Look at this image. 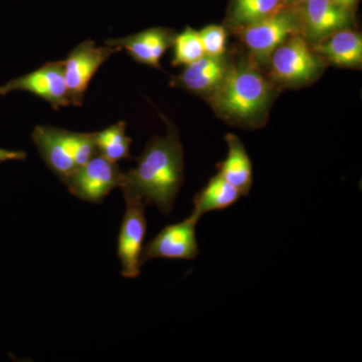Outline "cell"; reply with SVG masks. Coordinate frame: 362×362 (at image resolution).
Listing matches in <instances>:
<instances>
[{
	"mask_svg": "<svg viewBox=\"0 0 362 362\" xmlns=\"http://www.w3.org/2000/svg\"><path fill=\"white\" fill-rule=\"evenodd\" d=\"M182 146L175 126L168 122V134L154 137L137 159V166L124 173L123 194L138 197L147 204H156L168 214L183 181Z\"/></svg>",
	"mask_w": 362,
	"mask_h": 362,
	"instance_id": "obj_1",
	"label": "cell"
},
{
	"mask_svg": "<svg viewBox=\"0 0 362 362\" xmlns=\"http://www.w3.org/2000/svg\"><path fill=\"white\" fill-rule=\"evenodd\" d=\"M272 97L270 83L246 63L230 66L221 84L209 95L214 110L223 118L251 125L262 120Z\"/></svg>",
	"mask_w": 362,
	"mask_h": 362,
	"instance_id": "obj_2",
	"label": "cell"
},
{
	"mask_svg": "<svg viewBox=\"0 0 362 362\" xmlns=\"http://www.w3.org/2000/svg\"><path fill=\"white\" fill-rule=\"evenodd\" d=\"M302 30L301 18L291 11H282L265 20L240 26L238 33L252 56L261 63L270 61L274 51Z\"/></svg>",
	"mask_w": 362,
	"mask_h": 362,
	"instance_id": "obj_3",
	"label": "cell"
},
{
	"mask_svg": "<svg viewBox=\"0 0 362 362\" xmlns=\"http://www.w3.org/2000/svg\"><path fill=\"white\" fill-rule=\"evenodd\" d=\"M71 194L93 204H101L112 190L122 187L124 173L117 162L97 154L63 180Z\"/></svg>",
	"mask_w": 362,
	"mask_h": 362,
	"instance_id": "obj_4",
	"label": "cell"
},
{
	"mask_svg": "<svg viewBox=\"0 0 362 362\" xmlns=\"http://www.w3.org/2000/svg\"><path fill=\"white\" fill-rule=\"evenodd\" d=\"M272 73L285 84H303L322 71L323 64L304 37L295 35L286 40L272 54Z\"/></svg>",
	"mask_w": 362,
	"mask_h": 362,
	"instance_id": "obj_5",
	"label": "cell"
},
{
	"mask_svg": "<svg viewBox=\"0 0 362 362\" xmlns=\"http://www.w3.org/2000/svg\"><path fill=\"white\" fill-rule=\"evenodd\" d=\"M119 52L110 45L97 47L93 40L81 42L64 61V75L71 104L82 106L86 90L100 66Z\"/></svg>",
	"mask_w": 362,
	"mask_h": 362,
	"instance_id": "obj_6",
	"label": "cell"
},
{
	"mask_svg": "<svg viewBox=\"0 0 362 362\" xmlns=\"http://www.w3.org/2000/svg\"><path fill=\"white\" fill-rule=\"evenodd\" d=\"M126 211L118 237V254L122 266V276L128 279L140 275L143 242L146 235L147 221L145 204L138 197L124 195Z\"/></svg>",
	"mask_w": 362,
	"mask_h": 362,
	"instance_id": "obj_7",
	"label": "cell"
},
{
	"mask_svg": "<svg viewBox=\"0 0 362 362\" xmlns=\"http://www.w3.org/2000/svg\"><path fill=\"white\" fill-rule=\"evenodd\" d=\"M14 90L37 95L54 109L71 105L64 75V61L45 64L32 73L8 81L0 87V95L4 96Z\"/></svg>",
	"mask_w": 362,
	"mask_h": 362,
	"instance_id": "obj_8",
	"label": "cell"
},
{
	"mask_svg": "<svg viewBox=\"0 0 362 362\" xmlns=\"http://www.w3.org/2000/svg\"><path fill=\"white\" fill-rule=\"evenodd\" d=\"M199 218L189 216L175 225L165 226L143 247L141 264L152 259H194L199 256L195 226Z\"/></svg>",
	"mask_w": 362,
	"mask_h": 362,
	"instance_id": "obj_9",
	"label": "cell"
},
{
	"mask_svg": "<svg viewBox=\"0 0 362 362\" xmlns=\"http://www.w3.org/2000/svg\"><path fill=\"white\" fill-rule=\"evenodd\" d=\"M77 132L52 126H37L33 140L45 164L61 178L66 180L77 169L74 152Z\"/></svg>",
	"mask_w": 362,
	"mask_h": 362,
	"instance_id": "obj_10",
	"label": "cell"
},
{
	"mask_svg": "<svg viewBox=\"0 0 362 362\" xmlns=\"http://www.w3.org/2000/svg\"><path fill=\"white\" fill-rule=\"evenodd\" d=\"M350 21L351 18L347 7L334 0H307L304 4L302 28L309 40L317 42L338 30L347 28Z\"/></svg>",
	"mask_w": 362,
	"mask_h": 362,
	"instance_id": "obj_11",
	"label": "cell"
},
{
	"mask_svg": "<svg viewBox=\"0 0 362 362\" xmlns=\"http://www.w3.org/2000/svg\"><path fill=\"white\" fill-rule=\"evenodd\" d=\"M175 33L165 28H154L120 39L108 40L105 45L125 49L135 61L160 68V59L164 52L173 45Z\"/></svg>",
	"mask_w": 362,
	"mask_h": 362,
	"instance_id": "obj_12",
	"label": "cell"
},
{
	"mask_svg": "<svg viewBox=\"0 0 362 362\" xmlns=\"http://www.w3.org/2000/svg\"><path fill=\"white\" fill-rule=\"evenodd\" d=\"M230 65L223 56L211 57L204 54L194 63L187 66L173 85L185 88L197 94H213L226 75Z\"/></svg>",
	"mask_w": 362,
	"mask_h": 362,
	"instance_id": "obj_13",
	"label": "cell"
},
{
	"mask_svg": "<svg viewBox=\"0 0 362 362\" xmlns=\"http://www.w3.org/2000/svg\"><path fill=\"white\" fill-rule=\"evenodd\" d=\"M316 52L340 66H358L362 62L361 33L343 28L317 42Z\"/></svg>",
	"mask_w": 362,
	"mask_h": 362,
	"instance_id": "obj_14",
	"label": "cell"
},
{
	"mask_svg": "<svg viewBox=\"0 0 362 362\" xmlns=\"http://www.w3.org/2000/svg\"><path fill=\"white\" fill-rule=\"evenodd\" d=\"M228 156L218 164V175L233 185L242 195L250 194L252 185V166L244 144L238 136H226Z\"/></svg>",
	"mask_w": 362,
	"mask_h": 362,
	"instance_id": "obj_15",
	"label": "cell"
},
{
	"mask_svg": "<svg viewBox=\"0 0 362 362\" xmlns=\"http://www.w3.org/2000/svg\"><path fill=\"white\" fill-rule=\"evenodd\" d=\"M240 197L242 194L239 190L218 173L209 180L201 192L194 195L192 214L201 220L204 214L232 206Z\"/></svg>",
	"mask_w": 362,
	"mask_h": 362,
	"instance_id": "obj_16",
	"label": "cell"
},
{
	"mask_svg": "<svg viewBox=\"0 0 362 362\" xmlns=\"http://www.w3.org/2000/svg\"><path fill=\"white\" fill-rule=\"evenodd\" d=\"M284 8L283 0H233L230 20L240 28L265 20Z\"/></svg>",
	"mask_w": 362,
	"mask_h": 362,
	"instance_id": "obj_17",
	"label": "cell"
},
{
	"mask_svg": "<svg viewBox=\"0 0 362 362\" xmlns=\"http://www.w3.org/2000/svg\"><path fill=\"white\" fill-rule=\"evenodd\" d=\"M98 152L105 158L113 162L130 159V145L132 139L126 135L125 122H118L95 132Z\"/></svg>",
	"mask_w": 362,
	"mask_h": 362,
	"instance_id": "obj_18",
	"label": "cell"
},
{
	"mask_svg": "<svg viewBox=\"0 0 362 362\" xmlns=\"http://www.w3.org/2000/svg\"><path fill=\"white\" fill-rule=\"evenodd\" d=\"M173 45L175 47L173 62L175 66H188L204 56L199 32H195L192 28H187L180 35H175Z\"/></svg>",
	"mask_w": 362,
	"mask_h": 362,
	"instance_id": "obj_19",
	"label": "cell"
},
{
	"mask_svg": "<svg viewBox=\"0 0 362 362\" xmlns=\"http://www.w3.org/2000/svg\"><path fill=\"white\" fill-rule=\"evenodd\" d=\"M204 54L211 57L223 56L226 52V32L223 26L209 25L199 32Z\"/></svg>",
	"mask_w": 362,
	"mask_h": 362,
	"instance_id": "obj_20",
	"label": "cell"
},
{
	"mask_svg": "<svg viewBox=\"0 0 362 362\" xmlns=\"http://www.w3.org/2000/svg\"><path fill=\"white\" fill-rule=\"evenodd\" d=\"M26 153L20 150L0 148V163L6 161L25 160Z\"/></svg>",
	"mask_w": 362,
	"mask_h": 362,
	"instance_id": "obj_21",
	"label": "cell"
},
{
	"mask_svg": "<svg viewBox=\"0 0 362 362\" xmlns=\"http://www.w3.org/2000/svg\"><path fill=\"white\" fill-rule=\"evenodd\" d=\"M283 1H284L285 6H297L300 4H304L307 0H283Z\"/></svg>",
	"mask_w": 362,
	"mask_h": 362,
	"instance_id": "obj_22",
	"label": "cell"
},
{
	"mask_svg": "<svg viewBox=\"0 0 362 362\" xmlns=\"http://www.w3.org/2000/svg\"><path fill=\"white\" fill-rule=\"evenodd\" d=\"M337 4H341L342 6L347 7L351 6L352 4H356V0H334Z\"/></svg>",
	"mask_w": 362,
	"mask_h": 362,
	"instance_id": "obj_23",
	"label": "cell"
},
{
	"mask_svg": "<svg viewBox=\"0 0 362 362\" xmlns=\"http://www.w3.org/2000/svg\"><path fill=\"white\" fill-rule=\"evenodd\" d=\"M0 96H1V95H0Z\"/></svg>",
	"mask_w": 362,
	"mask_h": 362,
	"instance_id": "obj_24",
	"label": "cell"
}]
</instances>
